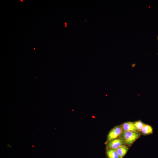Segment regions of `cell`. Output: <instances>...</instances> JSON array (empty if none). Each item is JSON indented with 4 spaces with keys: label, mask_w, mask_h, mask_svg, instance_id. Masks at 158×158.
I'll list each match as a JSON object with an SVG mask.
<instances>
[{
    "label": "cell",
    "mask_w": 158,
    "mask_h": 158,
    "mask_svg": "<svg viewBox=\"0 0 158 158\" xmlns=\"http://www.w3.org/2000/svg\"><path fill=\"white\" fill-rule=\"evenodd\" d=\"M65 25H66V23H65Z\"/></svg>",
    "instance_id": "9c48e42d"
},
{
    "label": "cell",
    "mask_w": 158,
    "mask_h": 158,
    "mask_svg": "<svg viewBox=\"0 0 158 158\" xmlns=\"http://www.w3.org/2000/svg\"><path fill=\"white\" fill-rule=\"evenodd\" d=\"M106 150V154L108 158H120L116 150L111 148Z\"/></svg>",
    "instance_id": "8992f818"
},
{
    "label": "cell",
    "mask_w": 158,
    "mask_h": 158,
    "mask_svg": "<svg viewBox=\"0 0 158 158\" xmlns=\"http://www.w3.org/2000/svg\"><path fill=\"white\" fill-rule=\"evenodd\" d=\"M157 40H158V36L157 37Z\"/></svg>",
    "instance_id": "30bf717a"
},
{
    "label": "cell",
    "mask_w": 158,
    "mask_h": 158,
    "mask_svg": "<svg viewBox=\"0 0 158 158\" xmlns=\"http://www.w3.org/2000/svg\"><path fill=\"white\" fill-rule=\"evenodd\" d=\"M133 123L139 132H141L145 124L140 120L134 122Z\"/></svg>",
    "instance_id": "ba28073f"
},
{
    "label": "cell",
    "mask_w": 158,
    "mask_h": 158,
    "mask_svg": "<svg viewBox=\"0 0 158 158\" xmlns=\"http://www.w3.org/2000/svg\"><path fill=\"white\" fill-rule=\"evenodd\" d=\"M140 132L145 135L150 134L153 133V128L150 126L145 124Z\"/></svg>",
    "instance_id": "52a82bcc"
},
{
    "label": "cell",
    "mask_w": 158,
    "mask_h": 158,
    "mask_svg": "<svg viewBox=\"0 0 158 158\" xmlns=\"http://www.w3.org/2000/svg\"><path fill=\"white\" fill-rule=\"evenodd\" d=\"M125 145V143L123 140L120 137L116 139L113 140L106 144V149L111 148L116 150L121 146Z\"/></svg>",
    "instance_id": "3957f363"
},
{
    "label": "cell",
    "mask_w": 158,
    "mask_h": 158,
    "mask_svg": "<svg viewBox=\"0 0 158 158\" xmlns=\"http://www.w3.org/2000/svg\"><path fill=\"white\" fill-rule=\"evenodd\" d=\"M123 132V130L121 125L114 127L108 134L105 144L106 145L110 141L119 137Z\"/></svg>",
    "instance_id": "7a4b0ae2"
},
{
    "label": "cell",
    "mask_w": 158,
    "mask_h": 158,
    "mask_svg": "<svg viewBox=\"0 0 158 158\" xmlns=\"http://www.w3.org/2000/svg\"><path fill=\"white\" fill-rule=\"evenodd\" d=\"M116 150L120 158H122L127 153L128 147L127 146L124 145L121 146Z\"/></svg>",
    "instance_id": "5b68a950"
},
{
    "label": "cell",
    "mask_w": 158,
    "mask_h": 158,
    "mask_svg": "<svg viewBox=\"0 0 158 158\" xmlns=\"http://www.w3.org/2000/svg\"><path fill=\"white\" fill-rule=\"evenodd\" d=\"M139 132L123 131L120 137L127 146L131 145L140 136Z\"/></svg>",
    "instance_id": "6da1fadb"
},
{
    "label": "cell",
    "mask_w": 158,
    "mask_h": 158,
    "mask_svg": "<svg viewBox=\"0 0 158 158\" xmlns=\"http://www.w3.org/2000/svg\"><path fill=\"white\" fill-rule=\"evenodd\" d=\"M123 131H132L139 132L135 126L133 122H128L121 125Z\"/></svg>",
    "instance_id": "277c9868"
},
{
    "label": "cell",
    "mask_w": 158,
    "mask_h": 158,
    "mask_svg": "<svg viewBox=\"0 0 158 158\" xmlns=\"http://www.w3.org/2000/svg\"><path fill=\"white\" fill-rule=\"evenodd\" d=\"M20 1H22V2H23V0H20Z\"/></svg>",
    "instance_id": "8fae6325"
}]
</instances>
